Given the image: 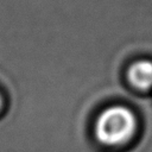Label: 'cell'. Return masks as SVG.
I'll list each match as a JSON object with an SVG mask.
<instances>
[{"label": "cell", "instance_id": "cell-2", "mask_svg": "<svg viewBox=\"0 0 152 152\" xmlns=\"http://www.w3.org/2000/svg\"><path fill=\"white\" fill-rule=\"evenodd\" d=\"M128 80L139 89L152 88V62L142 59L133 63L128 69Z\"/></svg>", "mask_w": 152, "mask_h": 152}, {"label": "cell", "instance_id": "cell-1", "mask_svg": "<svg viewBox=\"0 0 152 152\" xmlns=\"http://www.w3.org/2000/svg\"><path fill=\"white\" fill-rule=\"evenodd\" d=\"M135 129L137 119L124 106L106 108L95 124V135L104 145H121L129 140Z\"/></svg>", "mask_w": 152, "mask_h": 152}, {"label": "cell", "instance_id": "cell-3", "mask_svg": "<svg viewBox=\"0 0 152 152\" xmlns=\"http://www.w3.org/2000/svg\"><path fill=\"white\" fill-rule=\"evenodd\" d=\"M1 102H2V99H1V95H0V106H1Z\"/></svg>", "mask_w": 152, "mask_h": 152}]
</instances>
